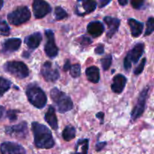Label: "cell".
Segmentation results:
<instances>
[{
	"instance_id": "13",
	"label": "cell",
	"mask_w": 154,
	"mask_h": 154,
	"mask_svg": "<svg viewBox=\"0 0 154 154\" xmlns=\"http://www.w3.org/2000/svg\"><path fill=\"white\" fill-rule=\"evenodd\" d=\"M22 41L18 38H11L6 39L2 44V52L5 54H11L18 51Z\"/></svg>"
},
{
	"instance_id": "2",
	"label": "cell",
	"mask_w": 154,
	"mask_h": 154,
	"mask_svg": "<svg viewBox=\"0 0 154 154\" xmlns=\"http://www.w3.org/2000/svg\"><path fill=\"white\" fill-rule=\"evenodd\" d=\"M27 99L34 107L42 109L46 105L48 98L45 92L35 84H30L26 90Z\"/></svg>"
},
{
	"instance_id": "32",
	"label": "cell",
	"mask_w": 154,
	"mask_h": 154,
	"mask_svg": "<svg viewBox=\"0 0 154 154\" xmlns=\"http://www.w3.org/2000/svg\"><path fill=\"white\" fill-rule=\"evenodd\" d=\"M78 40H79V43L81 44L82 46H88V45H91L92 42H93V41H92V39L90 38L87 37V36L86 35L81 36Z\"/></svg>"
},
{
	"instance_id": "23",
	"label": "cell",
	"mask_w": 154,
	"mask_h": 154,
	"mask_svg": "<svg viewBox=\"0 0 154 154\" xmlns=\"http://www.w3.org/2000/svg\"><path fill=\"white\" fill-rule=\"evenodd\" d=\"M76 136V129L72 126H67L63 131V138L66 141L74 139Z\"/></svg>"
},
{
	"instance_id": "8",
	"label": "cell",
	"mask_w": 154,
	"mask_h": 154,
	"mask_svg": "<svg viewBox=\"0 0 154 154\" xmlns=\"http://www.w3.org/2000/svg\"><path fill=\"white\" fill-rule=\"evenodd\" d=\"M5 130L7 135L18 138V139H24L26 138L28 135L27 123L25 121L21 122L19 124L14 125V126H6Z\"/></svg>"
},
{
	"instance_id": "16",
	"label": "cell",
	"mask_w": 154,
	"mask_h": 154,
	"mask_svg": "<svg viewBox=\"0 0 154 154\" xmlns=\"http://www.w3.org/2000/svg\"><path fill=\"white\" fill-rule=\"evenodd\" d=\"M104 21L107 24L108 27V31L107 32V37L111 38L114 35L117 30L119 29L120 24V19L116 17H104Z\"/></svg>"
},
{
	"instance_id": "40",
	"label": "cell",
	"mask_w": 154,
	"mask_h": 154,
	"mask_svg": "<svg viewBox=\"0 0 154 154\" xmlns=\"http://www.w3.org/2000/svg\"><path fill=\"white\" fill-rule=\"evenodd\" d=\"M118 3L122 6H125L129 3V1L128 0H119Z\"/></svg>"
},
{
	"instance_id": "15",
	"label": "cell",
	"mask_w": 154,
	"mask_h": 154,
	"mask_svg": "<svg viewBox=\"0 0 154 154\" xmlns=\"http://www.w3.org/2000/svg\"><path fill=\"white\" fill-rule=\"evenodd\" d=\"M126 83H127V78L124 75L118 74L113 78L111 90L117 94H120L124 90Z\"/></svg>"
},
{
	"instance_id": "20",
	"label": "cell",
	"mask_w": 154,
	"mask_h": 154,
	"mask_svg": "<svg viewBox=\"0 0 154 154\" xmlns=\"http://www.w3.org/2000/svg\"><path fill=\"white\" fill-rule=\"evenodd\" d=\"M128 24L131 29V34L134 38H138L142 34L144 23L133 18L128 19Z\"/></svg>"
},
{
	"instance_id": "4",
	"label": "cell",
	"mask_w": 154,
	"mask_h": 154,
	"mask_svg": "<svg viewBox=\"0 0 154 154\" xmlns=\"http://www.w3.org/2000/svg\"><path fill=\"white\" fill-rule=\"evenodd\" d=\"M31 12L27 6L23 5L17 8L8 14V20L14 26H20L29 20Z\"/></svg>"
},
{
	"instance_id": "41",
	"label": "cell",
	"mask_w": 154,
	"mask_h": 154,
	"mask_svg": "<svg viewBox=\"0 0 154 154\" xmlns=\"http://www.w3.org/2000/svg\"><path fill=\"white\" fill-rule=\"evenodd\" d=\"M4 111H5V108L2 105H0V119L2 117L3 114H4Z\"/></svg>"
},
{
	"instance_id": "31",
	"label": "cell",
	"mask_w": 154,
	"mask_h": 154,
	"mask_svg": "<svg viewBox=\"0 0 154 154\" xmlns=\"http://www.w3.org/2000/svg\"><path fill=\"white\" fill-rule=\"evenodd\" d=\"M146 58H143L142 60H141V62L140 63V64L138 65V66H137L136 69L134 70V74H135V75H140V74L142 73V72L144 71V66H145V64H146Z\"/></svg>"
},
{
	"instance_id": "37",
	"label": "cell",
	"mask_w": 154,
	"mask_h": 154,
	"mask_svg": "<svg viewBox=\"0 0 154 154\" xmlns=\"http://www.w3.org/2000/svg\"><path fill=\"white\" fill-rule=\"evenodd\" d=\"M70 67H71L70 60H67L66 61V63H65L64 66H63V70H64L65 72H67V71H69V69H70Z\"/></svg>"
},
{
	"instance_id": "7",
	"label": "cell",
	"mask_w": 154,
	"mask_h": 154,
	"mask_svg": "<svg viewBox=\"0 0 154 154\" xmlns=\"http://www.w3.org/2000/svg\"><path fill=\"white\" fill-rule=\"evenodd\" d=\"M41 74L44 79L48 82H55L59 80L60 75L57 67L54 66L51 62H45L41 69Z\"/></svg>"
},
{
	"instance_id": "26",
	"label": "cell",
	"mask_w": 154,
	"mask_h": 154,
	"mask_svg": "<svg viewBox=\"0 0 154 154\" xmlns=\"http://www.w3.org/2000/svg\"><path fill=\"white\" fill-rule=\"evenodd\" d=\"M100 61L103 70H108V69L111 67V63H112V56H111V54H108V56H106L105 57L102 58Z\"/></svg>"
},
{
	"instance_id": "28",
	"label": "cell",
	"mask_w": 154,
	"mask_h": 154,
	"mask_svg": "<svg viewBox=\"0 0 154 154\" xmlns=\"http://www.w3.org/2000/svg\"><path fill=\"white\" fill-rule=\"evenodd\" d=\"M154 31V20L153 17L148 18L147 21V29H146L144 36H148L151 35Z\"/></svg>"
},
{
	"instance_id": "11",
	"label": "cell",
	"mask_w": 154,
	"mask_h": 154,
	"mask_svg": "<svg viewBox=\"0 0 154 154\" xmlns=\"http://www.w3.org/2000/svg\"><path fill=\"white\" fill-rule=\"evenodd\" d=\"M97 6V2L93 0H84L78 2L75 6V14L78 16H85L86 14L94 11Z\"/></svg>"
},
{
	"instance_id": "29",
	"label": "cell",
	"mask_w": 154,
	"mask_h": 154,
	"mask_svg": "<svg viewBox=\"0 0 154 154\" xmlns=\"http://www.w3.org/2000/svg\"><path fill=\"white\" fill-rule=\"evenodd\" d=\"M71 76L74 78H77L81 75V66L79 64H74L71 66L70 69Z\"/></svg>"
},
{
	"instance_id": "39",
	"label": "cell",
	"mask_w": 154,
	"mask_h": 154,
	"mask_svg": "<svg viewBox=\"0 0 154 154\" xmlns=\"http://www.w3.org/2000/svg\"><path fill=\"white\" fill-rule=\"evenodd\" d=\"M104 117H105V114H104L103 112H99V113H97V114H96V117H97V118H99V120L102 121V123H103Z\"/></svg>"
},
{
	"instance_id": "35",
	"label": "cell",
	"mask_w": 154,
	"mask_h": 154,
	"mask_svg": "<svg viewBox=\"0 0 154 154\" xmlns=\"http://www.w3.org/2000/svg\"><path fill=\"white\" fill-rule=\"evenodd\" d=\"M105 52V50H104V45H99L95 49V53L98 55H100V54H104Z\"/></svg>"
},
{
	"instance_id": "18",
	"label": "cell",
	"mask_w": 154,
	"mask_h": 154,
	"mask_svg": "<svg viewBox=\"0 0 154 154\" xmlns=\"http://www.w3.org/2000/svg\"><path fill=\"white\" fill-rule=\"evenodd\" d=\"M87 32L90 35L94 38H98L102 35L105 31V26L100 21H92L89 23L87 26Z\"/></svg>"
},
{
	"instance_id": "33",
	"label": "cell",
	"mask_w": 154,
	"mask_h": 154,
	"mask_svg": "<svg viewBox=\"0 0 154 154\" xmlns=\"http://www.w3.org/2000/svg\"><path fill=\"white\" fill-rule=\"evenodd\" d=\"M131 4H132V6L135 9H141L144 6V1H136V0H134V1L131 2Z\"/></svg>"
},
{
	"instance_id": "6",
	"label": "cell",
	"mask_w": 154,
	"mask_h": 154,
	"mask_svg": "<svg viewBox=\"0 0 154 154\" xmlns=\"http://www.w3.org/2000/svg\"><path fill=\"white\" fill-rule=\"evenodd\" d=\"M149 90H150V87H149V86H147L140 93L137 104L134 107L133 110L131 113V118H132V121L136 120L137 119L141 117L142 114H144V110H145L146 102H147V96H148Z\"/></svg>"
},
{
	"instance_id": "3",
	"label": "cell",
	"mask_w": 154,
	"mask_h": 154,
	"mask_svg": "<svg viewBox=\"0 0 154 154\" xmlns=\"http://www.w3.org/2000/svg\"><path fill=\"white\" fill-rule=\"evenodd\" d=\"M51 97L57 105L58 111L61 114L68 112L73 108V102L70 96L57 87H54L51 90Z\"/></svg>"
},
{
	"instance_id": "5",
	"label": "cell",
	"mask_w": 154,
	"mask_h": 154,
	"mask_svg": "<svg viewBox=\"0 0 154 154\" xmlns=\"http://www.w3.org/2000/svg\"><path fill=\"white\" fill-rule=\"evenodd\" d=\"M5 72L19 79H23L29 75V70L24 63L20 61L7 62L4 65Z\"/></svg>"
},
{
	"instance_id": "10",
	"label": "cell",
	"mask_w": 154,
	"mask_h": 154,
	"mask_svg": "<svg viewBox=\"0 0 154 154\" xmlns=\"http://www.w3.org/2000/svg\"><path fill=\"white\" fill-rule=\"evenodd\" d=\"M32 10L36 19H42L51 12L52 8L48 2L42 0H35L32 3Z\"/></svg>"
},
{
	"instance_id": "27",
	"label": "cell",
	"mask_w": 154,
	"mask_h": 154,
	"mask_svg": "<svg viewBox=\"0 0 154 154\" xmlns=\"http://www.w3.org/2000/svg\"><path fill=\"white\" fill-rule=\"evenodd\" d=\"M10 27L8 25L6 21L0 18V34L7 36L10 34Z\"/></svg>"
},
{
	"instance_id": "34",
	"label": "cell",
	"mask_w": 154,
	"mask_h": 154,
	"mask_svg": "<svg viewBox=\"0 0 154 154\" xmlns=\"http://www.w3.org/2000/svg\"><path fill=\"white\" fill-rule=\"evenodd\" d=\"M123 66L126 71L130 70V69L132 68V63L126 57H125L124 60H123Z\"/></svg>"
},
{
	"instance_id": "38",
	"label": "cell",
	"mask_w": 154,
	"mask_h": 154,
	"mask_svg": "<svg viewBox=\"0 0 154 154\" xmlns=\"http://www.w3.org/2000/svg\"><path fill=\"white\" fill-rule=\"evenodd\" d=\"M111 2V1H105V0H101L99 2V8H103L105 6H106L107 5H108Z\"/></svg>"
},
{
	"instance_id": "19",
	"label": "cell",
	"mask_w": 154,
	"mask_h": 154,
	"mask_svg": "<svg viewBox=\"0 0 154 154\" xmlns=\"http://www.w3.org/2000/svg\"><path fill=\"white\" fill-rule=\"evenodd\" d=\"M45 120L48 123V124L52 128V129L55 131L58 129V120H57V115H56L55 109L51 105L49 106L48 111L45 113Z\"/></svg>"
},
{
	"instance_id": "12",
	"label": "cell",
	"mask_w": 154,
	"mask_h": 154,
	"mask_svg": "<svg viewBox=\"0 0 154 154\" xmlns=\"http://www.w3.org/2000/svg\"><path fill=\"white\" fill-rule=\"evenodd\" d=\"M0 151L2 154H26L25 148L22 145L10 141L2 143Z\"/></svg>"
},
{
	"instance_id": "14",
	"label": "cell",
	"mask_w": 154,
	"mask_h": 154,
	"mask_svg": "<svg viewBox=\"0 0 154 154\" xmlns=\"http://www.w3.org/2000/svg\"><path fill=\"white\" fill-rule=\"evenodd\" d=\"M144 45L142 42H139V43L136 44L135 46L133 47L132 50L128 53L126 58L131 62V63L136 64L138 62V60L141 59L142 57V54L144 53Z\"/></svg>"
},
{
	"instance_id": "17",
	"label": "cell",
	"mask_w": 154,
	"mask_h": 154,
	"mask_svg": "<svg viewBox=\"0 0 154 154\" xmlns=\"http://www.w3.org/2000/svg\"><path fill=\"white\" fill-rule=\"evenodd\" d=\"M42 41V35L40 32H35L24 39V43L31 50H35L40 45Z\"/></svg>"
},
{
	"instance_id": "9",
	"label": "cell",
	"mask_w": 154,
	"mask_h": 154,
	"mask_svg": "<svg viewBox=\"0 0 154 154\" xmlns=\"http://www.w3.org/2000/svg\"><path fill=\"white\" fill-rule=\"evenodd\" d=\"M47 38V42L45 45V52L50 58H55L59 53V48L55 43L54 33L51 29H47L45 32Z\"/></svg>"
},
{
	"instance_id": "42",
	"label": "cell",
	"mask_w": 154,
	"mask_h": 154,
	"mask_svg": "<svg viewBox=\"0 0 154 154\" xmlns=\"http://www.w3.org/2000/svg\"><path fill=\"white\" fill-rule=\"evenodd\" d=\"M3 5H4V2H3L2 0H0V10H1V9L2 8Z\"/></svg>"
},
{
	"instance_id": "36",
	"label": "cell",
	"mask_w": 154,
	"mask_h": 154,
	"mask_svg": "<svg viewBox=\"0 0 154 154\" xmlns=\"http://www.w3.org/2000/svg\"><path fill=\"white\" fill-rule=\"evenodd\" d=\"M106 145H107V142H105V141L96 144V151H101V150H102V149H103Z\"/></svg>"
},
{
	"instance_id": "24",
	"label": "cell",
	"mask_w": 154,
	"mask_h": 154,
	"mask_svg": "<svg viewBox=\"0 0 154 154\" xmlns=\"http://www.w3.org/2000/svg\"><path fill=\"white\" fill-rule=\"evenodd\" d=\"M11 82L6 78L0 77V98L10 89Z\"/></svg>"
},
{
	"instance_id": "30",
	"label": "cell",
	"mask_w": 154,
	"mask_h": 154,
	"mask_svg": "<svg viewBox=\"0 0 154 154\" xmlns=\"http://www.w3.org/2000/svg\"><path fill=\"white\" fill-rule=\"evenodd\" d=\"M19 112L20 111H17V110H9V111H7L6 116L10 120V121L14 122L17 120V113Z\"/></svg>"
},
{
	"instance_id": "25",
	"label": "cell",
	"mask_w": 154,
	"mask_h": 154,
	"mask_svg": "<svg viewBox=\"0 0 154 154\" xmlns=\"http://www.w3.org/2000/svg\"><path fill=\"white\" fill-rule=\"evenodd\" d=\"M54 14H55V18L57 20H62L66 19V17H68L67 12L61 6H57L55 8Z\"/></svg>"
},
{
	"instance_id": "1",
	"label": "cell",
	"mask_w": 154,
	"mask_h": 154,
	"mask_svg": "<svg viewBox=\"0 0 154 154\" xmlns=\"http://www.w3.org/2000/svg\"><path fill=\"white\" fill-rule=\"evenodd\" d=\"M32 131L34 136V143L36 147L40 149H51L54 147L52 132L46 126L38 122L32 123Z\"/></svg>"
},
{
	"instance_id": "21",
	"label": "cell",
	"mask_w": 154,
	"mask_h": 154,
	"mask_svg": "<svg viewBox=\"0 0 154 154\" xmlns=\"http://www.w3.org/2000/svg\"><path fill=\"white\" fill-rule=\"evenodd\" d=\"M86 75L87 80L93 84H97L100 80V72L97 66H92L86 69Z\"/></svg>"
},
{
	"instance_id": "22",
	"label": "cell",
	"mask_w": 154,
	"mask_h": 154,
	"mask_svg": "<svg viewBox=\"0 0 154 154\" xmlns=\"http://www.w3.org/2000/svg\"><path fill=\"white\" fill-rule=\"evenodd\" d=\"M89 149V139H79L75 146V152L73 154H87Z\"/></svg>"
}]
</instances>
